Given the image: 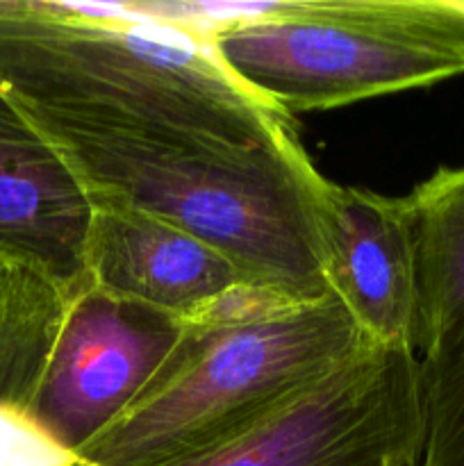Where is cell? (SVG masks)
Wrapping results in <instances>:
<instances>
[{
  "label": "cell",
  "instance_id": "6da1fadb",
  "mask_svg": "<svg viewBox=\"0 0 464 466\" xmlns=\"http://www.w3.org/2000/svg\"><path fill=\"white\" fill-rule=\"evenodd\" d=\"M0 89L77 130L237 148L296 139L291 118L241 86L191 23L157 9L0 3Z\"/></svg>",
  "mask_w": 464,
  "mask_h": 466
},
{
  "label": "cell",
  "instance_id": "7a4b0ae2",
  "mask_svg": "<svg viewBox=\"0 0 464 466\" xmlns=\"http://www.w3.org/2000/svg\"><path fill=\"white\" fill-rule=\"evenodd\" d=\"M91 203L136 209L205 241L253 289L287 300L330 296L318 259L328 177L303 144L237 146L77 130L27 114Z\"/></svg>",
  "mask_w": 464,
  "mask_h": 466
},
{
  "label": "cell",
  "instance_id": "3957f363",
  "mask_svg": "<svg viewBox=\"0 0 464 466\" xmlns=\"http://www.w3.org/2000/svg\"><path fill=\"white\" fill-rule=\"evenodd\" d=\"M367 341L335 296L241 289L185 323L135 403L76 453V466H168L244 435Z\"/></svg>",
  "mask_w": 464,
  "mask_h": 466
},
{
  "label": "cell",
  "instance_id": "277c9868",
  "mask_svg": "<svg viewBox=\"0 0 464 466\" xmlns=\"http://www.w3.org/2000/svg\"><path fill=\"white\" fill-rule=\"evenodd\" d=\"M194 27L241 86L289 118L464 73V0H287Z\"/></svg>",
  "mask_w": 464,
  "mask_h": 466
},
{
  "label": "cell",
  "instance_id": "5b68a950",
  "mask_svg": "<svg viewBox=\"0 0 464 466\" xmlns=\"http://www.w3.org/2000/svg\"><path fill=\"white\" fill-rule=\"evenodd\" d=\"M419 355L364 344L244 435L168 466H417Z\"/></svg>",
  "mask_w": 464,
  "mask_h": 466
},
{
  "label": "cell",
  "instance_id": "8992f818",
  "mask_svg": "<svg viewBox=\"0 0 464 466\" xmlns=\"http://www.w3.org/2000/svg\"><path fill=\"white\" fill-rule=\"evenodd\" d=\"M182 328L86 282L66 296L27 414L77 453L135 403Z\"/></svg>",
  "mask_w": 464,
  "mask_h": 466
},
{
  "label": "cell",
  "instance_id": "52a82bcc",
  "mask_svg": "<svg viewBox=\"0 0 464 466\" xmlns=\"http://www.w3.org/2000/svg\"><path fill=\"white\" fill-rule=\"evenodd\" d=\"M318 259L328 291L362 341L414 350L417 264L403 196L328 182L318 208Z\"/></svg>",
  "mask_w": 464,
  "mask_h": 466
},
{
  "label": "cell",
  "instance_id": "ba28073f",
  "mask_svg": "<svg viewBox=\"0 0 464 466\" xmlns=\"http://www.w3.org/2000/svg\"><path fill=\"white\" fill-rule=\"evenodd\" d=\"M91 217V198L62 153L0 89V259L80 289Z\"/></svg>",
  "mask_w": 464,
  "mask_h": 466
},
{
  "label": "cell",
  "instance_id": "9c48e42d",
  "mask_svg": "<svg viewBox=\"0 0 464 466\" xmlns=\"http://www.w3.org/2000/svg\"><path fill=\"white\" fill-rule=\"evenodd\" d=\"M91 205L85 250L89 285L182 323L250 287L235 264L189 232L136 209Z\"/></svg>",
  "mask_w": 464,
  "mask_h": 466
},
{
  "label": "cell",
  "instance_id": "30bf717a",
  "mask_svg": "<svg viewBox=\"0 0 464 466\" xmlns=\"http://www.w3.org/2000/svg\"><path fill=\"white\" fill-rule=\"evenodd\" d=\"M405 198L417 264V355L464 314V167L439 168Z\"/></svg>",
  "mask_w": 464,
  "mask_h": 466
},
{
  "label": "cell",
  "instance_id": "8fae6325",
  "mask_svg": "<svg viewBox=\"0 0 464 466\" xmlns=\"http://www.w3.org/2000/svg\"><path fill=\"white\" fill-rule=\"evenodd\" d=\"M423 441L417 466H464V314L419 355Z\"/></svg>",
  "mask_w": 464,
  "mask_h": 466
},
{
  "label": "cell",
  "instance_id": "7c38bea8",
  "mask_svg": "<svg viewBox=\"0 0 464 466\" xmlns=\"http://www.w3.org/2000/svg\"><path fill=\"white\" fill-rule=\"evenodd\" d=\"M77 458L16 405L0 403V466H76Z\"/></svg>",
  "mask_w": 464,
  "mask_h": 466
},
{
  "label": "cell",
  "instance_id": "4fadbf2b",
  "mask_svg": "<svg viewBox=\"0 0 464 466\" xmlns=\"http://www.w3.org/2000/svg\"><path fill=\"white\" fill-rule=\"evenodd\" d=\"M9 267V264L7 262H3V259H0V276H3V271H5V268H7Z\"/></svg>",
  "mask_w": 464,
  "mask_h": 466
}]
</instances>
